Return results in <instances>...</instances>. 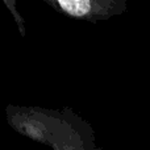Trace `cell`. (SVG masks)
Wrapping results in <instances>:
<instances>
[{
  "mask_svg": "<svg viewBox=\"0 0 150 150\" xmlns=\"http://www.w3.org/2000/svg\"><path fill=\"white\" fill-rule=\"evenodd\" d=\"M5 117L8 125L18 134L52 148L55 130L63 120V112L36 105L8 104Z\"/></svg>",
  "mask_w": 150,
  "mask_h": 150,
  "instance_id": "obj_1",
  "label": "cell"
},
{
  "mask_svg": "<svg viewBox=\"0 0 150 150\" xmlns=\"http://www.w3.org/2000/svg\"><path fill=\"white\" fill-rule=\"evenodd\" d=\"M55 12L96 24L127 12V0H44Z\"/></svg>",
  "mask_w": 150,
  "mask_h": 150,
  "instance_id": "obj_2",
  "label": "cell"
},
{
  "mask_svg": "<svg viewBox=\"0 0 150 150\" xmlns=\"http://www.w3.org/2000/svg\"><path fill=\"white\" fill-rule=\"evenodd\" d=\"M63 120L55 130L53 150H103L95 142L92 125L70 107L62 108Z\"/></svg>",
  "mask_w": 150,
  "mask_h": 150,
  "instance_id": "obj_3",
  "label": "cell"
},
{
  "mask_svg": "<svg viewBox=\"0 0 150 150\" xmlns=\"http://www.w3.org/2000/svg\"><path fill=\"white\" fill-rule=\"evenodd\" d=\"M4 4L8 7V9L11 11V13L15 17V21L18 26V30H20V34L21 36H25V21H24V17L21 16V13L17 11L16 8V1L15 0H4Z\"/></svg>",
  "mask_w": 150,
  "mask_h": 150,
  "instance_id": "obj_4",
  "label": "cell"
}]
</instances>
